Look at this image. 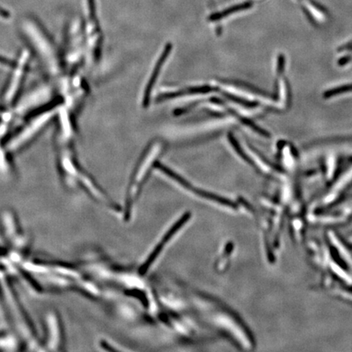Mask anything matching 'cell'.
I'll list each match as a JSON object with an SVG mask.
<instances>
[{
  "label": "cell",
  "instance_id": "6da1fadb",
  "mask_svg": "<svg viewBox=\"0 0 352 352\" xmlns=\"http://www.w3.org/2000/svg\"><path fill=\"white\" fill-rule=\"evenodd\" d=\"M162 149H163V144L161 141L156 140L153 142L151 146H149L148 150H146L131 181V186H130L131 190L130 191V196H129V201H130L129 207H131L133 200L136 198V195L140 190L141 187L143 186L144 182L150 171V169L153 167L158 155L162 151Z\"/></svg>",
  "mask_w": 352,
  "mask_h": 352
},
{
  "label": "cell",
  "instance_id": "7a4b0ae2",
  "mask_svg": "<svg viewBox=\"0 0 352 352\" xmlns=\"http://www.w3.org/2000/svg\"><path fill=\"white\" fill-rule=\"evenodd\" d=\"M171 51H172V44L171 43H167L166 45V47H165L164 50L162 51L158 62L155 64V67H154V71H153V74H152L151 77H150V80L148 82L147 86H146V90H145V94H144L143 98L144 108L149 106L152 91L154 89V85L156 84L158 76L160 75L161 69H162V67H163L165 63L167 61V57L171 54Z\"/></svg>",
  "mask_w": 352,
  "mask_h": 352
},
{
  "label": "cell",
  "instance_id": "3957f363",
  "mask_svg": "<svg viewBox=\"0 0 352 352\" xmlns=\"http://www.w3.org/2000/svg\"><path fill=\"white\" fill-rule=\"evenodd\" d=\"M188 216H184V218H182L181 220L178 221L177 224H175V226L169 231L168 233H167L164 237V239L162 240L161 243L158 244V246H157L156 249L152 252L151 255L146 259V263H144L141 267V271L144 273H146V271L150 269V267H151L152 264L154 263V261L159 256L162 250L164 249V246L168 243L169 241H171V238L174 237V235L177 233L179 229L181 228L182 226H184V224H185L186 220L188 219Z\"/></svg>",
  "mask_w": 352,
  "mask_h": 352
},
{
  "label": "cell",
  "instance_id": "277c9868",
  "mask_svg": "<svg viewBox=\"0 0 352 352\" xmlns=\"http://www.w3.org/2000/svg\"><path fill=\"white\" fill-rule=\"evenodd\" d=\"M252 4L251 2H245L243 4H240V5H234V6L231 7L229 9H225L224 11L220 12V13H215L213 15L209 17V19L210 21H219V20L222 19L224 17H228V16L232 15L233 13H237V12L244 11V10H246V9H249L251 8Z\"/></svg>",
  "mask_w": 352,
  "mask_h": 352
},
{
  "label": "cell",
  "instance_id": "5b68a950",
  "mask_svg": "<svg viewBox=\"0 0 352 352\" xmlns=\"http://www.w3.org/2000/svg\"><path fill=\"white\" fill-rule=\"evenodd\" d=\"M352 92V84L350 85L342 86L339 88H333V89L329 90L328 92L324 93V97L325 98H330L331 96H337V95L342 94V93H346V92Z\"/></svg>",
  "mask_w": 352,
  "mask_h": 352
},
{
  "label": "cell",
  "instance_id": "8992f818",
  "mask_svg": "<svg viewBox=\"0 0 352 352\" xmlns=\"http://www.w3.org/2000/svg\"><path fill=\"white\" fill-rule=\"evenodd\" d=\"M229 141H230L231 145H232L233 149H234L235 151L237 152V154H238L241 158H243V160L246 161V162H251L250 158H248L247 155L244 153L243 150L241 149L238 142H237L234 137L233 136V134H229Z\"/></svg>",
  "mask_w": 352,
  "mask_h": 352
},
{
  "label": "cell",
  "instance_id": "52a82bcc",
  "mask_svg": "<svg viewBox=\"0 0 352 352\" xmlns=\"http://www.w3.org/2000/svg\"><path fill=\"white\" fill-rule=\"evenodd\" d=\"M285 67V57L283 55H279L278 57L277 63V75H280L284 71Z\"/></svg>",
  "mask_w": 352,
  "mask_h": 352
},
{
  "label": "cell",
  "instance_id": "ba28073f",
  "mask_svg": "<svg viewBox=\"0 0 352 352\" xmlns=\"http://www.w3.org/2000/svg\"><path fill=\"white\" fill-rule=\"evenodd\" d=\"M345 49H351L352 48V42L351 43H348L347 45H346V47H344Z\"/></svg>",
  "mask_w": 352,
  "mask_h": 352
}]
</instances>
